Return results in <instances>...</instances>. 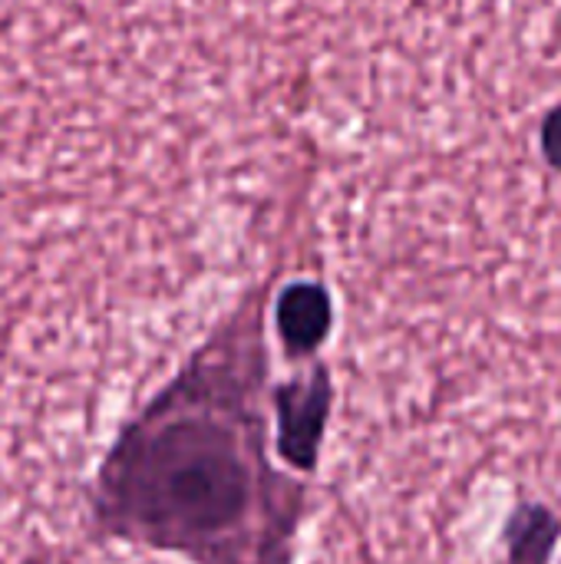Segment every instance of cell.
<instances>
[{"mask_svg":"<svg viewBox=\"0 0 561 564\" xmlns=\"http://www.w3.org/2000/svg\"><path fill=\"white\" fill-rule=\"evenodd\" d=\"M93 502L112 535L195 564H288L298 522L251 380L228 357L195 360L119 433Z\"/></svg>","mask_w":561,"mask_h":564,"instance_id":"1","label":"cell"},{"mask_svg":"<svg viewBox=\"0 0 561 564\" xmlns=\"http://www.w3.org/2000/svg\"><path fill=\"white\" fill-rule=\"evenodd\" d=\"M331 400H334V387L324 367H317L304 380H291L274 393L278 453L288 466L314 469L331 420Z\"/></svg>","mask_w":561,"mask_h":564,"instance_id":"2","label":"cell"},{"mask_svg":"<svg viewBox=\"0 0 561 564\" xmlns=\"http://www.w3.org/2000/svg\"><path fill=\"white\" fill-rule=\"evenodd\" d=\"M331 321V297L317 284H294L278 301V334L291 354H314L327 340Z\"/></svg>","mask_w":561,"mask_h":564,"instance_id":"3","label":"cell"},{"mask_svg":"<svg viewBox=\"0 0 561 564\" xmlns=\"http://www.w3.org/2000/svg\"><path fill=\"white\" fill-rule=\"evenodd\" d=\"M561 539V522L546 506H522L506 525L509 564H549Z\"/></svg>","mask_w":561,"mask_h":564,"instance_id":"4","label":"cell"},{"mask_svg":"<svg viewBox=\"0 0 561 564\" xmlns=\"http://www.w3.org/2000/svg\"><path fill=\"white\" fill-rule=\"evenodd\" d=\"M542 155L552 169L561 172V102L542 119Z\"/></svg>","mask_w":561,"mask_h":564,"instance_id":"5","label":"cell"}]
</instances>
